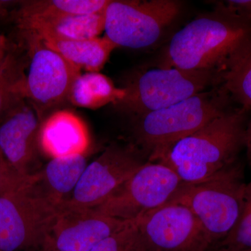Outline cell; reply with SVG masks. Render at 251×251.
I'll return each mask as SVG.
<instances>
[{
	"mask_svg": "<svg viewBox=\"0 0 251 251\" xmlns=\"http://www.w3.org/2000/svg\"><path fill=\"white\" fill-rule=\"evenodd\" d=\"M251 43V18L216 9L173 36L161 67L213 72L222 76Z\"/></svg>",
	"mask_w": 251,
	"mask_h": 251,
	"instance_id": "cell-1",
	"label": "cell"
},
{
	"mask_svg": "<svg viewBox=\"0 0 251 251\" xmlns=\"http://www.w3.org/2000/svg\"><path fill=\"white\" fill-rule=\"evenodd\" d=\"M247 111L228 109L175 144L157 162L171 168L184 184L210 179L235 163L245 147Z\"/></svg>",
	"mask_w": 251,
	"mask_h": 251,
	"instance_id": "cell-2",
	"label": "cell"
},
{
	"mask_svg": "<svg viewBox=\"0 0 251 251\" xmlns=\"http://www.w3.org/2000/svg\"><path fill=\"white\" fill-rule=\"evenodd\" d=\"M229 98L221 86L171 106L135 116L134 143L131 144L148 161H158L175 144L227 111Z\"/></svg>",
	"mask_w": 251,
	"mask_h": 251,
	"instance_id": "cell-3",
	"label": "cell"
},
{
	"mask_svg": "<svg viewBox=\"0 0 251 251\" xmlns=\"http://www.w3.org/2000/svg\"><path fill=\"white\" fill-rule=\"evenodd\" d=\"M247 184L242 163L237 161L206 181L183 184L171 201L181 203L192 211L214 247L237 225Z\"/></svg>",
	"mask_w": 251,
	"mask_h": 251,
	"instance_id": "cell-4",
	"label": "cell"
},
{
	"mask_svg": "<svg viewBox=\"0 0 251 251\" xmlns=\"http://www.w3.org/2000/svg\"><path fill=\"white\" fill-rule=\"evenodd\" d=\"M34 181L0 196V251H31L49 240L59 209Z\"/></svg>",
	"mask_w": 251,
	"mask_h": 251,
	"instance_id": "cell-5",
	"label": "cell"
},
{
	"mask_svg": "<svg viewBox=\"0 0 251 251\" xmlns=\"http://www.w3.org/2000/svg\"><path fill=\"white\" fill-rule=\"evenodd\" d=\"M221 82V74L177 68H158L142 73L126 87L125 98L115 106L138 116L179 103Z\"/></svg>",
	"mask_w": 251,
	"mask_h": 251,
	"instance_id": "cell-6",
	"label": "cell"
},
{
	"mask_svg": "<svg viewBox=\"0 0 251 251\" xmlns=\"http://www.w3.org/2000/svg\"><path fill=\"white\" fill-rule=\"evenodd\" d=\"M181 10L175 0H110L104 11L105 36L117 48L146 49L159 40Z\"/></svg>",
	"mask_w": 251,
	"mask_h": 251,
	"instance_id": "cell-7",
	"label": "cell"
},
{
	"mask_svg": "<svg viewBox=\"0 0 251 251\" xmlns=\"http://www.w3.org/2000/svg\"><path fill=\"white\" fill-rule=\"evenodd\" d=\"M21 32L29 48L26 100L41 122L68 102L73 82L81 71L48 48L36 34Z\"/></svg>",
	"mask_w": 251,
	"mask_h": 251,
	"instance_id": "cell-8",
	"label": "cell"
},
{
	"mask_svg": "<svg viewBox=\"0 0 251 251\" xmlns=\"http://www.w3.org/2000/svg\"><path fill=\"white\" fill-rule=\"evenodd\" d=\"M183 184L165 163L148 161L94 209L115 219L135 221L169 202Z\"/></svg>",
	"mask_w": 251,
	"mask_h": 251,
	"instance_id": "cell-9",
	"label": "cell"
},
{
	"mask_svg": "<svg viewBox=\"0 0 251 251\" xmlns=\"http://www.w3.org/2000/svg\"><path fill=\"white\" fill-rule=\"evenodd\" d=\"M148 162L143 153L131 143H112L87 165L72 197L65 202L95 209Z\"/></svg>",
	"mask_w": 251,
	"mask_h": 251,
	"instance_id": "cell-10",
	"label": "cell"
},
{
	"mask_svg": "<svg viewBox=\"0 0 251 251\" xmlns=\"http://www.w3.org/2000/svg\"><path fill=\"white\" fill-rule=\"evenodd\" d=\"M135 222L148 251H208L212 247L199 220L181 203L170 201Z\"/></svg>",
	"mask_w": 251,
	"mask_h": 251,
	"instance_id": "cell-11",
	"label": "cell"
},
{
	"mask_svg": "<svg viewBox=\"0 0 251 251\" xmlns=\"http://www.w3.org/2000/svg\"><path fill=\"white\" fill-rule=\"evenodd\" d=\"M130 222L64 202L47 243L59 251H90Z\"/></svg>",
	"mask_w": 251,
	"mask_h": 251,
	"instance_id": "cell-12",
	"label": "cell"
},
{
	"mask_svg": "<svg viewBox=\"0 0 251 251\" xmlns=\"http://www.w3.org/2000/svg\"><path fill=\"white\" fill-rule=\"evenodd\" d=\"M41 122L27 100L0 122V150L23 176L32 178L41 169L39 131Z\"/></svg>",
	"mask_w": 251,
	"mask_h": 251,
	"instance_id": "cell-13",
	"label": "cell"
},
{
	"mask_svg": "<svg viewBox=\"0 0 251 251\" xmlns=\"http://www.w3.org/2000/svg\"><path fill=\"white\" fill-rule=\"evenodd\" d=\"M88 128L78 115L69 110H55L41 122L39 146L50 159L89 153Z\"/></svg>",
	"mask_w": 251,
	"mask_h": 251,
	"instance_id": "cell-14",
	"label": "cell"
},
{
	"mask_svg": "<svg viewBox=\"0 0 251 251\" xmlns=\"http://www.w3.org/2000/svg\"><path fill=\"white\" fill-rule=\"evenodd\" d=\"M104 11L44 19L19 20L15 23L20 31L33 33L41 39L87 40L99 37L104 31Z\"/></svg>",
	"mask_w": 251,
	"mask_h": 251,
	"instance_id": "cell-15",
	"label": "cell"
},
{
	"mask_svg": "<svg viewBox=\"0 0 251 251\" xmlns=\"http://www.w3.org/2000/svg\"><path fill=\"white\" fill-rule=\"evenodd\" d=\"M89 153L53 158L34 175L41 191L55 204L69 201L87 165Z\"/></svg>",
	"mask_w": 251,
	"mask_h": 251,
	"instance_id": "cell-16",
	"label": "cell"
},
{
	"mask_svg": "<svg viewBox=\"0 0 251 251\" xmlns=\"http://www.w3.org/2000/svg\"><path fill=\"white\" fill-rule=\"evenodd\" d=\"M41 40L48 48L53 50L80 71L86 72H100L112 51L117 48L105 36L80 41Z\"/></svg>",
	"mask_w": 251,
	"mask_h": 251,
	"instance_id": "cell-17",
	"label": "cell"
},
{
	"mask_svg": "<svg viewBox=\"0 0 251 251\" xmlns=\"http://www.w3.org/2000/svg\"><path fill=\"white\" fill-rule=\"evenodd\" d=\"M125 88H120L100 72L80 74L73 82L68 102L75 106L98 109L109 103L115 105L125 98Z\"/></svg>",
	"mask_w": 251,
	"mask_h": 251,
	"instance_id": "cell-18",
	"label": "cell"
},
{
	"mask_svg": "<svg viewBox=\"0 0 251 251\" xmlns=\"http://www.w3.org/2000/svg\"><path fill=\"white\" fill-rule=\"evenodd\" d=\"M110 0H30L20 1L12 18L44 19L103 12Z\"/></svg>",
	"mask_w": 251,
	"mask_h": 251,
	"instance_id": "cell-19",
	"label": "cell"
},
{
	"mask_svg": "<svg viewBox=\"0 0 251 251\" xmlns=\"http://www.w3.org/2000/svg\"><path fill=\"white\" fill-rule=\"evenodd\" d=\"M14 49L0 68V122L26 100V65Z\"/></svg>",
	"mask_w": 251,
	"mask_h": 251,
	"instance_id": "cell-20",
	"label": "cell"
},
{
	"mask_svg": "<svg viewBox=\"0 0 251 251\" xmlns=\"http://www.w3.org/2000/svg\"><path fill=\"white\" fill-rule=\"evenodd\" d=\"M222 86L229 97L251 109V43L223 74Z\"/></svg>",
	"mask_w": 251,
	"mask_h": 251,
	"instance_id": "cell-21",
	"label": "cell"
},
{
	"mask_svg": "<svg viewBox=\"0 0 251 251\" xmlns=\"http://www.w3.org/2000/svg\"><path fill=\"white\" fill-rule=\"evenodd\" d=\"M215 246L251 251V181L246 187L242 211L237 225L226 239Z\"/></svg>",
	"mask_w": 251,
	"mask_h": 251,
	"instance_id": "cell-22",
	"label": "cell"
},
{
	"mask_svg": "<svg viewBox=\"0 0 251 251\" xmlns=\"http://www.w3.org/2000/svg\"><path fill=\"white\" fill-rule=\"evenodd\" d=\"M90 251H148L135 221L109 236Z\"/></svg>",
	"mask_w": 251,
	"mask_h": 251,
	"instance_id": "cell-23",
	"label": "cell"
},
{
	"mask_svg": "<svg viewBox=\"0 0 251 251\" xmlns=\"http://www.w3.org/2000/svg\"><path fill=\"white\" fill-rule=\"evenodd\" d=\"M33 177L25 178L20 175L0 150V196L18 189L30 181Z\"/></svg>",
	"mask_w": 251,
	"mask_h": 251,
	"instance_id": "cell-24",
	"label": "cell"
},
{
	"mask_svg": "<svg viewBox=\"0 0 251 251\" xmlns=\"http://www.w3.org/2000/svg\"><path fill=\"white\" fill-rule=\"evenodd\" d=\"M215 9L224 10L227 12L251 18V0H229L218 1Z\"/></svg>",
	"mask_w": 251,
	"mask_h": 251,
	"instance_id": "cell-25",
	"label": "cell"
},
{
	"mask_svg": "<svg viewBox=\"0 0 251 251\" xmlns=\"http://www.w3.org/2000/svg\"><path fill=\"white\" fill-rule=\"evenodd\" d=\"M20 1H9V0H0V22L12 18L15 9L14 6L19 4Z\"/></svg>",
	"mask_w": 251,
	"mask_h": 251,
	"instance_id": "cell-26",
	"label": "cell"
},
{
	"mask_svg": "<svg viewBox=\"0 0 251 251\" xmlns=\"http://www.w3.org/2000/svg\"><path fill=\"white\" fill-rule=\"evenodd\" d=\"M11 49L9 41L4 35L0 34V68L2 67Z\"/></svg>",
	"mask_w": 251,
	"mask_h": 251,
	"instance_id": "cell-27",
	"label": "cell"
},
{
	"mask_svg": "<svg viewBox=\"0 0 251 251\" xmlns=\"http://www.w3.org/2000/svg\"><path fill=\"white\" fill-rule=\"evenodd\" d=\"M245 147L247 148L248 161L251 166V120L247 123Z\"/></svg>",
	"mask_w": 251,
	"mask_h": 251,
	"instance_id": "cell-28",
	"label": "cell"
},
{
	"mask_svg": "<svg viewBox=\"0 0 251 251\" xmlns=\"http://www.w3.org/2000/svg\"><path fill=\"white\" fill-rule=\"evenodd\" d=\"M208 251H244V250H237V249H229V248H225L221 247H212Z\"/></svg>",
	"mask_w": 251,
	"mask_h": 251,
	"instance_id": "cell-29",
	"label": "cell"
},
{
	"mask_svg": "<svg viewBox=\"0 0 251 251\" xmlns=\"http://www.w3.org/2000/svg\"><path fill=\"white\" fill-rule=\"evenodd\" d=\"M31 251H57V249H54V248L52 247V246L50 245V244L46 243L45 245L43 246L40 248H38V249H35V250Z\"/></svg>",
	"mask_w": 251,
	"mask_h": 251,
	"instance_id": "cell-30",
	"label": "cell"
}]
</instances>
